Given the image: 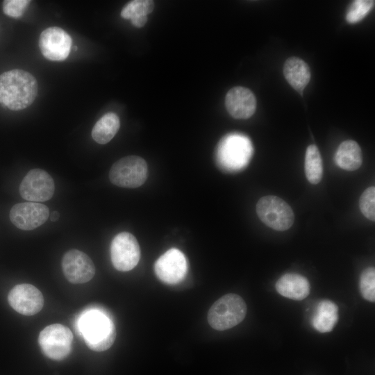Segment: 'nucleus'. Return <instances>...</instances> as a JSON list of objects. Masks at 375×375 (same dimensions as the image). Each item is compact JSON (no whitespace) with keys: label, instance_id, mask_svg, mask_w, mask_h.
Returning <instances> with one entry per match:
<instances>
[{"label":"nucleus","instance_id":"27","mask_svg":"<svg viewBox=\"0 0 375 375\" xmlns=\"http://www.w3.org/2000/svg\"><path fill=\"white\" fill-rule=\"evenodd\" d=\"M51 221H56L59 218V213L57 211H53L50 216Z\"/></svg>","mask_w":375,"mask_h":375},{"label":"nucleus","instance_id":"25","mask_svg":"<svg viewBox=\"0 0 375 375\" xmlns=\"http://www.w3.org/2000/svg\"><path fill=\"white\" fill-rule=\"evenodd\" d=\"M359 207L362 215L371 221L375 220V188H367L362 194Z\"/></svg>","mask_w":375,"mask_h":375},{"label":"nucleus","instance_id":"23","mask_svg":"<svg viewBox=\"0 0 375 375\" xmlns=\"http://www.w3.org/2000/svg\"><path fill=\"white\" fill-rule=\"evenodd\" d=\"M374 6L372 0H356L350 5L346 15V20L350 24L361 21Z\"/></svg>","mask_w":375,"mask_h":375},{"label":"nucleus","instance_id":"24","mask_svg":"<svg viewBox=\"0 0 375 375\" xmlns=\"http://www.w3.org/2000/svg\"><path fill=\"white\" fill-rule=\"evenodd\" d=\"M360 290L363 298L370 302L375 301V270L369 267L365 269L360 277Z\"/></svg>","mask_w":375,"mask_h":375},{"label":"nucleus","instance_id":"19","mask_svg":"<svg viewBox=\"0 0 375 375\" xmlns=\"http://www.w3.org/2000/svg\"><path fill=\"white\" fill-rule=\"evenodd\" d=\"M338 320V308L329 300L320 301L312 318L313 327L320 333H328L333 330Z\"/></svg>","mask_w":375,"mask_h":375},{"label":"nucleus","instance_id":"26","mask_svg":"<svg viewBox=\"0 0 375 375\" xmlns=\"http://www.w3.org/2000/svg\"><path fill=\"white\" fill-rule=\"evenodd\" d=\"M30 2L28 0H6L3 2V10L6 15L17 18L24 14Z\"/></svg>","mask_w":375,"mask_h":375},{"label":"nucleus","instance_id":"17","mask_svg":"<svg viewBox=\"0 0 375 375\" xmlns=\"http://www.w3.org/2000/svg\"><path fill=\"white\" fill-rule=\"evenodd\" d=\"M283 74L288 83L299 93H302L311 76L307 63L297 57H290L285 60Z\"/></svg>","mask_w":375,"mask_h":375},{"label":"nucleus","instance_id":"22","mask_svg":"<svg viewBox=\"0 0 375 375\" xmlns=\"http://www.w3.org/2000/svg\"><path fill=\"white\" fill-rule=\"evenodd\" d=\"M305 174L308 181L312 184L319 183L323 175L322 159L315 144L308 147L305 156Z\"/></svg>","mask_w":375,"mask_h":375},{"label":"nucleus","instance_id":"8","mask_svg":"<svg viewBox=\"0 0 375 375\" xmlns=\"http://www.w3.org/2000/svg\"><path fill=\"white\" fill-rule=\"evenodd\" d=\"M110 258L113 267L118 271L133 269L140 258V248L135 237L128 232L116 235L110 244Z\"/></svg>","mask_w":375,"mask_h":375},{"label":"nucleus","instance_id":"20","mask_svg":"<svg viewBox=\"0 0 375 375\" xmlns=\"http://www.w3.org/2000/svg\"><path fill=\"white\" fill-rule=\"evenodd\" d=\"M119 127V117L114 112H108L94 124L92 130V137L99 144H106L114 138Z\"/></svg>","mask_w":375,"mask_h":375},{"label":"nucleus","instance_id":"1","mask_svg":"<svg viewBox=\"0 0 375 375\" xmlns=\"http://www.w3.org/2000/svg\"><path fill=\"white\" fill-rule=\"evenodd\" d=\"M78 328L86 345L95 351L108 349L116 338V328L110 313L101 308L85 310L78 320Z\"/></svg>","mask_w":375,"mask_h":375},{"label":"nucleus","instance_id":"5","mask_svg":"<svg viewBox=\"0 0 375 375\" xmlns=\"http://www.w3.org/2000/svg\"><path fill=\"white\" fill-rule=\"evenodd\" d=\"M148 167L146 161L138 156H128L116 161L109 172L111 183L117 186L135 188L146 181Z\"/></svg>","mask_w":375,"mask_h":375},{"label":"nucleus","instance_id":"4","mask_svg":"<svg viewBox=\"0 0 375 375\" xmlns=\"http://www.w3.org/2000/svg\"><path fill=\"white\" fill-rule=\"evenodd\" d=\"M247 305L236 294H227L217 300L208 312L210 326L217 331H224L240 324L245 317Z\"/></svg>","mask_w":375,"mask_h":375},{"label":"nucleus","instance_id":"2","mask_svg":"<svg viewBox=\"0 0 375 375\" xmlns=\"http://www.w3.org/2000/svg\"><path fill=\"white\" fill-rule=\"evenodd\" d=\"M38 94L35 77L22 69H12L0 75V103L12 110H23Z\"/></svg>","mask_w":375,"mask_h":375},{"label":"nucleus","instance_id":"7","mask_svg":"<svg viewBox=\"0 0 375 375\" xmlns=\"http://www.w3.org/2000/svg\"><path fill=\"white\" fill-rule=\"evenodd\" d=\"M72 341L73 334L71 330L60 324L46 326L38 337V342L44 354L56 360H60L68 356Z\"/></svg>","mask_w":375,"mask_h":375},{"label":"nucleus","instance_id":"14","mask_svg":"<svg viewBox=\"0 0 375 375\" xmlns=\"http://www.w3.org/2000/svg\"><path fill=\"white\" fill-rule=\"evenodd\" d=\"M8 301L15 311L26 316L39 312L44 305L42 292L28 283L18 284L13 287L8 294Z\"/></svg>","mask_w":375,"mask_h":375},{"label":"nucleus","instance_id":"18","mask_svg":"<svg viewBox=\"0 0 375 375\" xmlns=\"http://www.w3.org/2000/svg\"><path fill=\"white\" fill-rule=\"evenodd\" d=\"M337 165L347 171L358 169L362 162V151L358 144L353 140L342 142L338 148L335 156Z\"/></svg>","mask_w":375,"mask_h":375},{"label":"nucleus","instance_id":"16","mask_svg":"<svg viewBox=\"0 0 375 375\" xmlns=\"http://www.w3.org/2000/svg\"><path fill=\"white\" fill-rule=\"evenodd\" d=\"M310 289L308 279L298 274H285L276 283V290L281 295L293 300L305 299Z\"/></svg>","mask_w":375,"mask_h":375},{"label":"nucleus","instance_id":"10","mask_svg":"<svg viewBox=\"0 0 375 375\" xmlns=\"http://www.w3.org/2000/svg\"><path fill=\"white\" fill-rule=\"evenodd\" d=\"M188 269L186 257L176 248L167 250L154 264L156 275L162 282L168 285L181 283L185 278Z\"/></svg>","mask_w":375,"mask_h":375},{"label":"nucleus","instance_id":"15","mask_svg":"<svg viewBox=\"0 0 375 375\" xmlns=\"http://www.w3.org/2000/svg\"><path fill=\"white\" fill-rule=\"evenodd\" d=\"M225 106L231 116L235 119H246L254 114L256 99L249 89L236 86L227 92Z\"/></svg>","mask_w":375,"mask_h":375},{"label":"nucleus","instance_id":"6","mask_svg":"<svg viewBox=\"0 0 375 375\" xmlns=\"http://www.w3.org/2000/svg\"><path fill=\"white\" fill-rule=\"evenodd\" d=\"M259 219L267 226L280 231L290 228L294 220L292 208L280 197L268 195L261 197L256 204Z\"/></svg>","mask_w":375,"mask_h":375},{"label":"nucleus","instance_id":"12","mask_svg":"<svg viewBox=\"0 0 375 375\" xmlns=\"http://www.w3.org/2000/svg\"><path fill=\"white\" fill-rule=\"evenodd\" d=\"M71 45L70 35L57 26L44 30L39 39V47L42 55L53 61L65 60L69 54Z\"/></svg>","mask_w":375,"mask_h":375},{"label":"nucleus","instance_id":"13","mask_svg":"<svg viewBox=\"0 0 375 375\" xmlns=\"http://www.w3.org/2000/svg\"><path fill=\"white\" fill-rule=\"evenodd\" d=\"M49 215L48 207L37 202L17 203L12 207L9 214L11 222L24 231L33 230L42 225Z\"/></svg>","mask_w":375,"mask_h":375},{"label":"nucleus","instance_id":"3","mask_svg":"<svg viewBox=\"0 0 375 375\" xmlns=\"http://www.w3.org/2000/svg\"><path fill=\"white\" fill-rule=\"evenodd\" d=\"M253 151L251 142L247 135L231 133L222 138L218 143L216 162L225 172H237L249 164Z\"/></svg>","mask_w":375,"mask_h":375},{"label":"nucleus","instance_id":"21","mask_svg":"<svg viewBox=\"0 0 375 375\" xmlns=\"http://www.w3.org/2000/svg\"><path fill=\"white\" fill-rule=\"evenodd\" d=\"M154 9V2L151 0H134L128 2L122 10L121 16L130 19L136 28H142L147 22V15Z\"/></svg>","mask_w":375,"mask_h":375},{"label":"nucleus","instance_id":"9","mask_svg":"<svg viewBox=\"0 0 375 375\" xmlns=\"http://www.w3.org/2000/svg\"><path fill=\"white\" fill-rule=\"evenodd\" d=\"M21 197L30 202L49 200L55 190L52 177L44 169H33L28 172L19 185Z\"/></svg>","mask_w":375,"mask_h":375},{"label":"nucleus","instance_id":"11","mask_svg":"<svg viewBox=\"0 0 375 375\" xmlns=\"http://www.w3.org/2000/svg\"><path fill=\"white\" fill-rule=\"evenodd\" d=\"M62 269L67 280L74 284L87 283L95 274V267L91 258L78 249L69 250L64 254Z\"/></svg>","mask_w":375,"mask_h":375}]
</instances>
